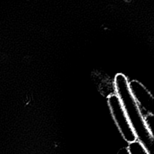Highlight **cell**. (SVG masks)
<instances>
[{
    "label": "cell",
    "instance_id": "277c9868",
    "mask_svg": "<svg viewBox=\"0 0 154 154\" xmlns=\"http://www.w3.org/2000/svg\"><path fill=\"white\" fill-rule=\"evenodd\" d=\"M127 149L129 154H150L143 143L138 140L129 143Z\"/></svg>",
    "mask_w": 154,
    "mask_h": 154
},
{
    "label": "cell",
    "instance_id": "5b68a950",
    "mask_svg": "<svg viewBox=\"0 0 154 154\" xmlns=\"http://www.w3.org/2000/svg\"><path fill=\"white\" fill-rule=\"evenodd\" d=\"M117 154H129L127 148L126 147H123L119 149V150L117 152Z\"/></svg>",
    "mask_w": 154,
    "mask_h": 154
},
{
    "label": "cell",
    "instance_id": "7a4b0ae2",
    "mask_svg": "<svg viewBox=\"0 0 154 154\" xmlns=\"http://www.w3.org/2000/svg\"><path fill=\"white\" fill-rule=\"evenodd\" d=\"M107 102L114 121L123 139L128 143L137 140L122 105L114 93L108 96Z\"/></svg>",
    "mask_w": 154,
    "mask_h": 154
},
{
    "label": "cell",
    "instance_id": "6da1fadb",
    "mask_svg": "<svg viewBox=\"0 0 154 154\" xmlns=\"http://www.w3.org/2000/svg\"><path fill=\"white\" fill-rule=\"evenodd\" d=\"M114 93L119 99L138 141L150 153L153 147V135L131 92L129 80L121 73L113 80Z\"/></svg>",
    "mask_w": 154,
    "mask_h": 154
},
{
    "label": "cell",
    "instance_id": "3957f363",
    "mask_svg": "<svg viewBox=\"0 0 154 154\" xmlns=\"http://www.w3.org/2000/svg\"><path fill=\"white\" fill-rule=\"evenodd\" d=\"M129 86L133 96L145 119L147 117L153 116L154 98L149 90L137 80L129 81Z\"/></svg>",
    "mask_w": 154,
    "mask_h": 154
}]
</instances>
